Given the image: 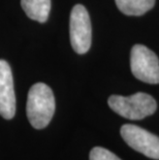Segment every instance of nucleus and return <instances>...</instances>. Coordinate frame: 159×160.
Instances as JSON below:
<instances>
[{"label": "nucleus", "mask_w": 159, "mask_h": 160, "mask_svg": "<svg viewBox=\"0 0 159 160\" xmlns=\"http://www.w3.org/2000/svg\"><path fill=\"white\" fill-rule=\"evenodd\" d=\"M26 113L30 124L34 128L42 129L49 125L55 113V97L48 85L36 83L30 88Z\"/></svg>", "instance_id": "f257e3e1"}, {"label": "nucleus", "mask_w": 159, "mask_h": 160, "mask_svg": "<svg viewBox=\"0 0 159 160\" xmlns=\"http://www.w3.org/2000/svg\"><path fill=\"white\" fill-rule=\"evenodd\" d=\"M107 103L115 113L129 120H142L153 115L157 108L154 98L143 92H138L131 96L112 95Z\"/></svg>", "instance_id": "f03ea898"}, {"label": "nucleus", "mask_w": 159, "mask_h": 160, "mask_svg": "<svg viewBox=\"0 0 159 160\" xmlns=\"http://www.w3.org/2000/svg\"><path fill=\"white\" fill-rule=\"evenodd\" d=\"M70 43L77 54H85L89 51L92 39L91 21L86 8L82 4L74 5L69 20Z\"/></svg>", "instance_id": "7ed1b4c3"}, {"label": "nucleus", "mask_w": 159, "mask_h": 160, "mask_svg": "<svg viewBox=\"0 0 159 160\" xmlns=\"http://www.w3.org/2000/svg\"><path fill=\"white\" fill-rule=\"evenodd\" d=\"M130 67L137 80L148 84H159V60L153 51L143 45L131 50Z\"/></svg>", "instance_id": "20e7f679"}, {"label": "nucleus", "mask_w": 159, "mask_h": 160, "mask_svg": "<svg viewBox=\"0 0 159 160\" xmlns=\"http://www.w3.org/2000/svg\"><path fill=\"white\" fill-rule=\"evenodd\" d=\"M125 142L135 151L152 159H159V138L137 125L125 124L121 127Z\"/></svg>", "instance_id": "39448f33"}, {"label": "nucleus", "mask_w": 159, "mask_h": 160, "mask_svg": "<svg viewBox=\"0 0 159 160\" xmlns=\"http://www.w3.org/2000/svg\"><path fill=\"white\" fill-rule=\"evenodd\" d=\"M16 114V94L12 72L5 60H0V115L12 119Z\"/></svg>", "instance_id": "423d86ee"}, {"label": "nucleus", "mask_w": 159, "mask_h": 160, "mask_svg": "<svg viewBox=\"0 0 159 160\" xmlns=\"http://www.w3.org/2000/svg\"><path fill=\"white\" fill-rule=\"evenodd\" d=\"M21 5L28 18L39 23L47 22L51 11V0H21Z\"/></svg>", "instance_id": "0eeeda50"}, {"label": "nucleus", "mask_w": 159, "mask_h": 160, "mask_svg": "<svg viewBox=\"0 0 159 160\" xmlns=\"http://www.w3.org/2000/svg\"><path fill=\"white\" fill-rule=\"evenodd\" d=\"M118 8L127 16H142L153 8L155 0H115Z\"/></svg>", "instance_id": "6e6552de"}, {"label": "nucleus", "mask_w": 159, "mask_h": 160, "mask_svg": "<svg viewBox=\"0 0 159 160\" xmlns=\"http://www.w3.org/2000/svg\"><path fill=\"white\" fill-rule=\"evenodd\" d=\"M90 160H121L118 156H116L114 153H112L109 150L95 147L91 150L90 152Z\"/></svg>", "instance_id": "1a4fd4ad"}]
</instances>
